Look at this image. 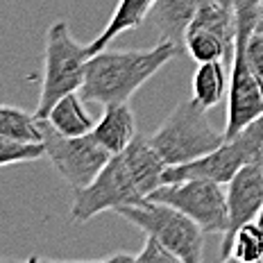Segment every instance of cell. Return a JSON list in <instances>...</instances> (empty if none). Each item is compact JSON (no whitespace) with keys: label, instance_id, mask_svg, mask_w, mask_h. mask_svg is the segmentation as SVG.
Returning a JSON list of instances; mask_svg holds the SVG:
<instances>
[{"label":"cell","instance_id":"cell-17","mask_svg":"<svg viewBox=\"0 0 263 263\" xmlns=\"http://www.w3.org/2000/svg\"><path fill=\"white\" fill-rule=\"evenodd\" d=\"M0 136L16 141H32V143H43V129L41 118L34 111H25L21 107L0 105Z\"/></svg>","mask_w":263,"mask_h":263},{"label":"cell","instance_id":"cell-8","mask_svg":"<svg viewBox=\"0 0 263 263\" xmlns=\"http://www.w3.org/2000/svg\"><path fill=\"white\" fill-rule=\"evenodd\" d=\"M41 129L46 157L73 191L89 186L114 157L93 139V134L66 136L54 129L48 118H41Z\"/></svg>","mask_w":263,"mask_h":263},{"label":"cell","instance_id":"cell-2","mask_svg":"<svg viewBox=\"0 0 263 263\" xmlns=\"http://www.w3.org/2000/svg\"><path fill=\"white\" fill-rule=\"evenodd\" d=\"M263 16L256 0H236V34L232 46V75L227 91L224 139L236 136L263 116V82L248 62V39Z\"/></svg>","mask_w":263,"mask_h":263},{"label":"cell","instance_id":"cell-1","mask_svg":"<svg viewBox=\"0 0 263 263\" xmlns=\"http://www.w3.org/2000/svg\"><path fill=\"white\" fill-rule=\"evenodd\" d=\"M184 48L175 41L161 39L145 50H100L86 62V80L80 89L84 102L116 105L129 102L141 86L171 59L179 57Z\"/></svg>","mask_w":263,"mask_h":263},{"label":"cell","instance_id":"cell-14","mask_svg":"<svg viewBox=\"0 0 263 263\" xmlns=\"http://www.w3.org/2000/svg\"><path fill=\"white\" fill-rule=\"evenodd\" d=\"M48 120L54 129L66 136H84L91 134L96 127V118L86 111L84 98L80 96V91L68 93L62 100H57V105L48 114Z\"/></svg>","mask_w":263,"mask_h":263},{"label":"cell","instance_id":"cell-23","mask_svg":"<svg viewBox=\"0 0 263 263\" xmlns=\"http://www.w3.org/2000/svg\"><path fill=\"white\" fill-rule=\"evenodd\" d=\"M256 32H261V34H263V16L259 18V23H256Z\"/></svg>","mask_w":263,"mask_h":263},{"label":"cell","instance_id":"cell-5","mask_svg":"<svg viewBox=\"0 0 263 263\" xmlns=\"http://www.w3.org/2000/svg\"><path fill=\"white\" fill-rule=\"evenodd\" d=\"M114 213L159 238L179 259V263H200L204 259V236L206 232L184 211L175 209L166 202L145 200L141 204L120 206Z\"/></svg>","mask_w":263,"mask_h":263},{"label":"cell","instance_id":"cell-16","mask_svg":"<svg viewBox=\"0 0 263 263\" xmlns=\"http://www.w3.org/2000/svg\"><path fill=\"white\" fill-rule=\"evenodd\" d=\"M227 73H224L222 62H204L197 66L193 75V98L204 109L220 105L224 93L229 89Z\"/></svg>","mask_w":263,"mask_h":263},{"label":"cell","instance_id":"cell-24","mask_svg":"<svg viewBox=\"0 0 263 263\" xmlns=\"http://www.w3.org/2000/svg\"><path fill=\"white\" fill-rule=\"evenodd\" d=\"M220 3H227V5H234V3H236V0H220Z\"/></svg>","mask_w":263,"mask_h":263},{"label":"cell","instance_id":"cell-22","mask_svg":"<svg viewBox=\"0 0 263 263\" xmlns=\"http://www.w3.org/2000/svg\"><path fill=\"white\" fill-rule=\"evenodd\" d=\"M254 222H256V224H259V227L263 229V209L259 211V218H256V220H254Z\"/></svg>","mask_w":263,"mask_h":263},{"label":"cell","instance_id":"cell-7","mask_svg":"<svg viewBox=\"0 0 263 263\" xmlns=\"http://www.w3.org/2000/svg\"><path fill=\"white\" fill-rule=\"evenodd\" d=\"M263 155V116L240 129L236 136L224 139L220 145L209 155L182 163V166H168L163 173L166 182H182V179H213L218 184H227L243 166L252 161H261Z\"/></svg>","mask_w":263,"mask_h":263},{"label":"cell","instance_id":"cell-15","mask_svg":"<svg viewBox=\"0 0 263 263\" xmlns=\"http://www.w3.org/2000/svg\"><path fill=\"white\" fill-rule=\"evenodd\" d=\"M234 41H229L227 36L218 34L206 27H195L191 25L184 39V50L189 52V57L197 64L204 62H222L227 57V52H232Z\"/></svg>","mask_w":263,"mask_h":263},{"label":"cell","instance_id":"cell-11","mask_svg":"<svg viewBox=\"0 0 263 263\" xmlns=\"http://www.w3.org/2000/svg\"><path fill=\"white\" fill-rule=\"evenodd\" d=\"M93 139L98 141L109 155H118L136 139V118L129 102H116L105 105V114L96 120Z\"/></svg>","mask_w":263,"mask_h":263},{"label":"cell","instance_id":"cell-4","mask_svg":"<svg viewBox=\"0 0 263 263\" xmlns=\"http://www.w3.org/2000/svg\"><path fill=\"white\" fill-rule=\"evenodd\" d=\"M209 109H204L193 96L182 100L173 114L163 120L155 134H150L152 145L166 161V166H182L209 155L224 141V132L211 125Z\"/></svg>","mask_w":263,"mask_h":263},{"label":"cell","instance_id":"cell-21","mask_svg":"<svg viewBox=\"0 0 263 263\" xmlns=\"http://www.w3.org/2000/svg\"><path fill=\"white\" fill-rule=\"evenodd\" d=\"M248 62L252 70L256 73V78L263 82V34L261 32H252L248 39Z\"/></svg>","mask_w":263,"mask_h":263},{"label":"cell","instance_id":"cell-20","mask_svg":"<svg viewBox=\"0 0 263 263\" xmlns=\"http://www.w3.org/2000/svg\"><path fill=\"white\" fill-rule=\"evenodd\" d=\"M134 263H179V259L159 238L145 234V243L141 252L134 254Z\"/></svg>","mask_w":263,"mask_h":263},{"label":"cell","instance_id":"cell-12","mask_svg":"<svg viewBox=\"0 0 263 263\" xmlns=\"http://www.w3.org/2000/svg\"><path fill=\"white\" fill-rule=\"evenodd\" d=\"M200 0H155L147 21L159 30L161 39L175 41L184 48L186 32L197 14Z\"/></svg>","mask_w":263,"mask_h":263},{"label":"cell","instance_id":"cell-18","mask_svg":"<svg viewBox=\"0 0 263 263\" xmlns=\"http://www.w3.org/2000/svg\"><path fill=\"white\" fill-rule=\"evenodd\" d=\"M227 261L259 263L263 261V229L256 222H248L234 234Z\"/></svg>","mask_w":263,"mask_h":263},{"label":"cell","instance_id":"cell-9","mask_svg":"<svg viewBox=\"0 0 263 263\" xmlns=\"http://www.w3.org/2000/svg\"><path fill=\"white\" fill-rule=\"evenodd\" d=\"M224 184L213 179H182V182H166L150 193L147 200L166 202L175 209L184 211L204 229L206 234H224L227 232V191Z\"/></svg>","mask_w":263,"mask_h":263},{"label":"cell","instance_id":"cell-13","mask_svg":"<svg viewBox=\"0 0 263 263\" xmlns=\"http://www.w3.org/2000/svg\"><path fill=\"white\" fill-rule=\"evenodd\" d=\"M155 0H118L116 7H114L111 18L107 21V25L100 30V34L96 36L91 43H86V52L96 54L111 43L116 36H120L123 32H129L134 27H139L143 21H147Z\"/></svg>","mask_w":263,"mask_h":263},{"label":"cell","instance_id":"cell-10","mask_svg":"<svg viewBox=\"0 0 263 263\" xmlns=\"http://www.w3.org/2000/svg\"><path fill=\"white\" fill-rule=\"evenodd\" d=\"M227 232L222 234L220 259L227 261L232 238L243 224L254 222L263 209V163L252 161L229 179L227 184Z\"/></svg>","mask_w":263,"mask_h":263},{"label":"cell","instance_id":"cell-3","mask_svg":"<svg viewBox=\"0 0 263 263\" xmlns=\"http://www.w3.org/2000/svg\"><path fill=\"white\" fill-rule=\"evenodd\" d=\"M86 46L70 34L66 21H54L43 39V80L34 114L48 118L50 109L68 93L82 89L86 80Z\"/></svg>","mask_w":263,"mask_h":263},{"label":"cell","instance_id":"cell-6","mask_svg":"<svg viewBox=\"0 0 263 263\" xmlns=\"http://www.w3.org/2000/svg\"><path fill=\"white\" fill-rule=\"evenodd\" d=\"M150 193L127 163L123 152L114 155L107 166L98 173L89 186L73 191L70 218L75 222H89L105 211H116L120 206H132L145 202Z\"/></svg>","mask_w":263,"mask_h":263},{"label":"cell","instance_id":"cell-25","mask_svg":"<svg viewBox=\"0 0 263 263\" xmlns=\"http://www.w3.org/2000/svg\"><path fill=\"white\" fill-rule=\"evenodd\" d=\"M256 5H259V7H261V12H263V0H256Z\"/></svg>","mask_w":263,"mask_h":263},{"label":"cell","instance_id":"cell-19","mask_svg":"<svg viewBox=\"0 0 263 263\" xmlns=\"http://www.w3.org/2000/svg\"><path fill=\"white\" fill-rule=\"evenodd\" d=\"M41 157H46L43 143L16 141V139H7V136H0V168L27 163V161H39Z\"/></svg>","mask_w":263,"mask_h":263}]
</instances>
